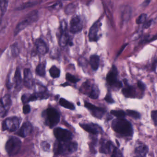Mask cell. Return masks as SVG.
<instances>
[{
  "label": "cell",
  "instance_id": "6da1fadb",
  "mask_svg": "<svg viewBox=\"0 0 157 157\" xmlns=\"http://www.w3.org/2000/svg\"><path fill=\"white\" fill-rule=\"evenodd\" d=\"M112 129L117 134L125 137H132L134 129L131 123L124 118L114 119L112 123Z\"/></svg>",
  "mask_w": 157,
  "mask_h": 157
},
{
  "label": "cell",
  "instance_id": "7a4b0ae2",
  "mask_svg": "<svg viewBox=\"0 0 157 157\" xmlns=\"http://www.w3.org/2000/svg\"><path fill=\"white\" fill-rule=\"evenodd\" d=\"M78 144L76 141H60L55 143L54 151L58 155H67L72 154L78 149Z\"/></svg>",
  "mask_w": 157,
  "mask_h": 157
},
{
  "label": "cell",
  "instance_id": "3957f363",
  "mask_svg": "<svg viewBox=\"0 0 157 157\" xmlns=\"http://www.w3.org/2000/svg\"><path fill=\"white\" fill-rule=\"evenodd\" d=\"M45 119V124L50 128H53L58 124L60 121V114L58 111L54 108H48L42 113Z\"/></svg>",
  "mask_w": 157,
  "mask_h": 157
},
{
  "label": "cell",
  "instance_id": "277c9868",
  "mask_svg": "<svg viewBox=\"0 0 157 157\" xmlns=\"http://www.w3.org/2000/svg\"><path fill=\"white\" fill-rule=\"evenodd\" d=\"M38 12L36 11H32L27 14L24 20L17 25L14 30V36L17 35L28 25L36 21L38 19Z\"/></svg>",
  "mask_w": 157,
  "mask_h": 157
},
{
  "label": "cell",
  "instance_id": "5b68a950",
  "mask_svg": "<svg viewBox=\"0 0 157 157\" xmlns=\"http://www.w3.org/2000/svg\"><path fill=\"white\" fill-rule=\"evenodd\" d=\"M21 141L16 137H12L6 143L5 149L9 156L17 155L21 150Z\"/></svg>",
  "mask_w": 157,
  "mask_h": 157
},
{
  "label": "cell",
  "instance_id": "8992f818",
  "mask_svg": "<svg viewBox=\"0 0 157 157\" xmlns=\"http://www.w3.org/2000/svg\"><path fill=\"white\" fill-rule=\"evenodd\" d=\"M118 71L116 67L113 65L112 69L108 72L106 76V80L107 83L112 87L120 89L123 87V84L122 82L119 81L117 79Z\"/></svg>",
  "mask_w": 157,
  "mask_h": 157
},
{
  "label": "cell",
  "instance_id": "52a82bcc",
  "mask_svg": "<svg viewBox=\"0 0 157 157\" xmlns=\"http://www.w3.org/2000/svg\"><path fill=\"white\" fill-rule=\"evenodd\" d=\"M21 120L17 117H13L7 118L3 121L2 124L3 131L8 130L10 132L16 131L20 127Z\"/></svg>",
  "mask_w": 157,
  "mask_h": 157
},
{
  "label": "cell",
  "instance_id": "ba28073f",
  "mask_svg": "<svg viewBox=\"0 0 157 157\" xmlns=\"http://www.w3.org/2000/svg\"><path fill=\"white\" fill-rule=\"evenodd\" d=\"M67 24L65 21H62L60 25V35L59 44L60 46L65 47L70 42V36L67 31Z\"/></svg>",
  "mask_w": 157,
  "mask_h": 157
},
{
  "label": "cell",
  "instance_id": "9c48e42d",
  "mask_svg": "<svg viewBox=\"0 0 157 157\" xmlns=\"http://www.w3.org/2000/svg\"><path fill=\"white\" fill-rule=\"evenodd\" d=\"M54 134L58 140L60 141H71L72 139V134L67 129H64L60 127L55 128Z\"/></svg>",
  "mask_w": 157,
  "mask_h": 157
},
{
  "label": "cell",
  "instance_id": "30bf717a",
  "mask_svg": "<svg viewBox=\"0 0 157 157\" xmlns=\"http://www.w3.org/2000/svg\"><path fill=\"white\" fill-rule=\"evenodd\" d=\"M84 106L88 109L94 117L98 119H101L106 112V110L104 108L97 107L87 101L84 102Z\"/></svg>",
  "mask_w": 157,
  "mask_h": 157
},
{
  "label": "cell",
  "instance_id": "8fae6325",
  "mask_svg": "<svg viewBox=\"0 0 157 157\" xmlns=\"http://www.w3.org/2000/svg\"><path fill=\"white\" fill-rule=\"evenodd\" d=\"M82 23L81 19L78 15H75L71 18L70 24V31L72 33L75 34L82 31Z\"/></svg>",
  "mask_w": 157,
  "mask_h": 157
},
{
  "label": "cell",
  "instance_id": "7c38bea8",
  "mask_svg": "<svg viewBox=\"0 0 157 157\" xmlns=\"http://www.w3.org/2000/svg\"><path fill=\"white\" fill-rule=\"evenodd\" d=\"M12 105V101L10 95L7 94L1 100V116L4 117L7 115L9 109Z\"/></svg>",
  "mask_w": 157,
  "mask_h": 157
},
{
  "label": "cell",
  "instance_id": "4fadbf2b",
  "mask_svg": "<svg viewBox=\"0 0 157 157\" xmlns=\"http://www.w3.org/2000/svg\"><path fill=\"white\" fill-rule=\"evenodd\" d=\"M80 125L85 131L93 135H98L103 132L102 128L97 124H80Z\"/></svg>",
  "mask_w": 157,
  "mask_h": 157
},
{
  "label": "cell",
  "instance_id": "5bb4252c",
  "mask_svg": "<svg viewBox=\"0 0 157 157\" xmlns=\"http://www.w3.org/2000/svg\"><path fill=\"white\" fill-rule=\"evenodd\" d=\"M101 146L99 149V151L101 153L104 154H109L113 152L114 148L115 146L114 145L113 143L110 141H106L105 140L101 139L100 142Z\"/></svg>",
  "mask_w": 157,
  "mask_h": 157
},
{
  "label": "cell",
  "instance_id": "9a60e30c",
  "mask_svg": "<svg viewBox=\"0 0 157 157\" xmlns=\"http://www.w3.org/2000/svg\"><path fill=\"white\" fill-rule=\"evenodd\" d=\"M101 25V23L100 22L96 21L90 28L89 33V38L90 42H96L99 39L98 33H99Z\"/></svg>",
  "mask_w": 157,
  "mask_h": 157
},
{
  "label": "cell",
  "instance_id": "2e32d148",
  "mask_svg": "<svg viewBox=\"0 0 157 157\" xmlns=\"http://www.w3.org/2000/svg\"><path fill=\"white\" fill-rule=\"evenodd\" d=\"M126 87L122 89V93L126 98H134L136 97V90L135 87L129 85L127 79H123Z\"/></svg>",
  "mask_w": 157,
  "mask_h": 157
},
{
  "label": "cell",
  "instance_id": "e0dca14e",
  "mask_svg": "<svg viewBox=\"0 0 157 157\" xmlns=\"http://www.w3.org/2000/svg\"><path fill=\"white\" fill-rule=\"evenodd\" d=\"M33 129V125L30 122H25L23 124L21 127L18 130L16 134L21 137H25L31 134Z\"/></svg>",
  "mask_w": 157,
  "mask_h": 157
},
{
  "label": "cell",
  "instance_id": "ac0fdd59",
  "mask_svg": "<svg viewBox=\"0 0 157 157\" xmlns=\"http://www.w3.org/2000/svg\"><path fill=\"white\" fill-rule=\"evenodd\" d=\"M24 82L25 87L31 88L33 85V79L31 70L25 68L24 71Z\"/></svg>",
  "mask_w": 157,
  "mask_h": 157
},
{
  "label": "cell",
  "instance_id": "d6986e66",
  "mask_svg": "<svg viewBox=\"0 0 157 157\" xmlns=\"http://www.w3.org/2000/svg\"><path fill=\"white\" fill-rule=\"evenodd\" d=\"M148 151V147L143 143H139L135 147V154L139 157H146Z\"/></svg>",
  "mask_w": 157,
  "mask_h": 157
},
{
  "label": "cell",
  "instance_id": "ffe728a7",
  "mask_svg": "<svg viewBox=\"0 0 157 157\" xmlns=\"http://www.w3.org/2000/svg\"><path fill=\"white\" fill-rule=\"evenodd\" d=\"M36 46L37 52L40 55H44L48 51V48L46 43L42 39H38L36 42Z\"/></svg>",
  "mask_w": 157,
  "mask_h": 157
},
{
  "label": "cell",
  "instance_id": "44dd1931",
  "mask_svg": "<svg viewBox=\"0 0 157 157\" xmlns=\"http://www.w3.org/2000/svg\"><path fill=\"white\" fill-rule=\"evenodd\" d=\"M90 63L92 69L94 71L98 70L100 65V57L97 55H93L90 57Z\"/></svg>",
  "mask_w": 157,
  "mask_h": 157
},
{
  "label": "cell",
  "instance_id": "7402d4cb",
  "mask_svg": "<svg viewBox=\"0 0 157 157\" xmlns=\"http://www.w3.org/2000/svg\"><path fill=\"white\" fill-rule=\"evenodd\" d=\"M93 84H91L90 82L89 81H87L83 82V84L81 87L80 91L84 94L89 95L91 90Z\"/></svg>",
  "mask_w": 157,
  "mask_h": 157
},
{
  "label": "cell",
  "instance_id": "603a6c76",
  "mask_svg": "<svg viewBox=\"0 0 157 157\" xmlns=\"http://www.w3.org/2000/svg\"><path fill=\"white\" fill-rule=\"evenodd\" d=\"M99 94H100V90H99V88L97 87V85L94 84H93L91 90L88 96L91 99L95 100V99H98Z\"/></svg>",
  "mask_w": 157,
  "mask_h": 157
},
{
  "label": "cell",
  "instance_id": "cb8c5ba5",
  "mask_svg": "<svg viewBox=\"0 0 157 157\" xmlns=\"http://www.w3.org/2000/svg\"><path fill=\"white\" fill-rule=\"evenodd\" d=\"M59 103L61 106H63L64 108L71 110H75V105L72 103L68 101L64 98H60Z\"/></svg>",
  "mask_w": 157,
  "mask_h": 157
},
{
  "label": "cell",
  "instance_id": "d4e9b609",
  "mask_svg": "<svg viewBox=\"0 0 157 157\" xmlns=\"http://www.w3.org/2000/svg\"><path fill=\"white\" fill-rule=\"evenodd\" d=\"M14 79H15V88H19L21 84L22 81L21 71L19 68H17L15 71Z\"/></svg>",
  "mask_w": 157,
  "mask_h": 157
},
{
  "label": "cell",
  "instance_id": "484cf974",
  "mask_svg": "<svg viewBox=\"0 0 157 157\" xmlns=\"http://www.w3.org/2000/svg\"><path fill=\"white\" fill-rule=\"evenodd\" d=\"M46 65L44 63L39 64L36 67V72L38 76L44 77L46 74Z\"/></svg>",
  "mask_w": 157,
  "mask_h": 157
},
{
  "label": "cell",
  "instance_id": "4316f807",
  "mask_svg": "<svg viewBox=\"0 0 157 157\" xmlns=\"http://www.w3.org/2000/svg\"><path fill=\"white\" fill-rule=\"evenodd\" d=\"M49 73L52 78H56L60 76V71L56 66H53L49 69Z\"/></svg>",
  "mask_w": 157,
  "mask_h": 157
},
{
  "label": "cell",
  "instance_id": "83f0119b",
  "mask_svg": "<svg viewBox=\"0 0 157 157\" xmlns=\"http://www.w3.org/2000/svg\"><path fill=\"white\" fill-rule=\"evenodd\" d=\"M110 113L117 118H124L127 114L126 113L122 110H111Z\"/></svg>",
  "mask_w": 157,
  "mask_h": 157
},
{
  "label": "cell",
  "instance_id": "f1b7e54d",
  "mask_svg": "<svg viewBox=\"0 0 157 157\" xmlns=\"http://www.w3.org/2000/svg\"><path fill=\"white\" fill-rule=\"evenodd\" d=\"M127 115L128 116L130 117H132V118H134V119H140L141 117V115L138 112H136V111H134V110H129L128 109L126 111Z\"/></svg>",
  "mask_w": 157,
  "mask_h": 157
},
{
  "label": "cell",
  "instance_id": "f546056e",
  "mask_svg": "<svg viewBox=\"0 0 157 157\" xmlns=\"http://www.w3.org/2000/svg\"><path fill=\"white\" fill-rule=\"evenodd\" d=\"M8 7V0H1V16L6 13Z\"/></svg>",
  "mask_w": 157,
  "mask_h": 157
},
{
  "label": "cell",
  "instance_id": "4dcf8cb0",
  "mask_svg": "<svg viewBox=\"0 0 157 157\" xmlns=\"http://www.w3.org/2000/svg\"><path fill=\"white\" fill-rule=\"evenodd\" d=\"M66 79L70 82L72 83H76L80 80V79L78 78L77 77L71 75L70 73H67L66 74Z\"/></svg>",
  "mask_w": 157,
  "mask_h": 157
},
{
  "label": "cell",
  "instance_id": "1f68e13d",
  "mask_svg": "<svg viewBox=\"0 0 157 157\" xmlns=\"http://www.w3.org/2000/svg\"><path fill=\"white\" fill-rule=\"evenodd\" d=\"M147 17V14H145V13L141 14L136 20V23L137 24H141L143 23L146 21Z\"/></svg>",
  "mask_w": 157,
  "mask_h": 157
},
{
  "label": "cell",
  "instance_id": "d6a6232c",
  "mask_svg": "<svg viewBox=\"0 0 157 157\" xmlns=\"http://www.w3.org/2000/svg\"><path fill=\"white\" fill-rule=\"evenodd\" d=\"M123 156L122 152L119 150V149L117 147H115L112 152V154L111 155V157H122Z\"/></svg>",
  "mask_w": 157,
  "mask_h": 157
},
{
  "label": "cell",
  "instance_id": "836d02e7",
  "mask_svg": "<svg viewBox=\"0 0 157 157\" xmlns=\"http://www.w3.org/2000/svg\"><path fill=\"white\" fill-rule=\"evenodd\" d=\"M104 99L107 103L109 104H113L115 102V101L112 98V95L110 91L108 92Z\"/></svg>",
  "mask_w": 157,
  "mask_h": 157
},
{
  "label": "cell",
  "instance_id": "e575fe53",
  "mask_svg": "<svg viewBox=\"0 0 157 157\" xmlns=\"http://www.w3.org/2000/svg\"><path fill=\"white\" fill-rule=\"evenodd\" d=\"M151 117L156 126H157V110H153L151 112Z\"/></svg>",
  "mask_w": 157,
  "mask_h": 157
},
{
  "label": "cell",
  "instance_id": "d590c367",
  "mask_svg": "<svg viewBox=\"0 0 157 157\" xmlns=\"http://www.w3.org/2000/svg\"><path fill=\"white\" fill-rule=\"evenodd\" d=\"M137 84L138 87V88L141 90L142 91H145V89H146V85L145 84L142 82V81L140 80H138L137 81Z\"/></svg>",
  "mask_w": 157,
  "mask_h": 157
},
{
  "label": "cell",
  "instance_id": "8d00e7d4",
  "mask_svg": "<svg viewBox=\"0 0 157 157\" xmlns=\"http://www.w3.org/2000/svg\"><path fill=\"white\" fill-rule=\"evenodd\" d=\"M23 111L25 114H27L31 112V107L29 105H25L23 107Z\"/></svg>",
  "mask_w": 157,
  "mask_h": 157
},
{
  "label": "cell",
  "instance_id": "74e56055",
  "mask_svg": "<svg viewBox=\"0 0 157 157\" xmlns=\"http://www.w3.org/2000/svg\"><path fill=\"white\" fill-rule=\"evenodd\" d=\"M41 147L44 150L47 151L50 148V145L48 142H43L41 144Z\"/></svg>",
  "mask_w": 157,
  "mask_h": 157
},
{
  "label": "cell",
  "instance_id": "f35d334b",
  "mask_svg": "<svg viewBox=\"0 0 157 157\" xmlns=\"http://www.w3.org/2000/svg\"><path fill=\"white\" fill-rule=\"evenodd\" d=\"M75 6L73 4H71L67 8V11L66 12L67 13H71L73 12L75 10Z\"/></svg>",
  "mask_w": 157,
  "mask_h": 157
},
{
  "label": "cell",
  "instance_id": "ab89813d",
  "mask_svg": "<svg viewBox=\"0 0 157 157\" xmlns=\"http://www.w3.org/2000/svg\"><path fill=\"white\" fill-rule=\"evenodd\" d=\"M157 66V60H155L152 63V67H151V69L152 71H156V67Z\"/></svg>",
  "mask_w": 157,
  "mask_h": 157
},
{
  "label": "cell",
  "instance_id": "60d3db41",
  "mask_svg": "<svg viewBox=\"0 0 157 157\" xmlns=\"http://www.w3.org/2000/svg\"><path fill=\"white\" fill-rule=\"evenodd\" d=\"M157 40V33H156V35L152 36L151 38H150L149 39H147V42H152V41H155V40Z\"/></svg>",
  "mask_w": 157,
  "mask_h": 157
},
{
  "label": "cell",
  "instance_id": "b9f144b4",
  "mask_svg": "<svg viewBox=\"0 0 157 157\" xmlns=\"http://www.w3.org/2000/svg\"><path fill=\"white\" fill-rule=\"evenodd\" d=\"M128 44H125L123 46L122 48H121V49H120V51L118 52V54H117V57L120 54L122 53V52H123V50L124 49V48H125L127 46Z\"/></svg>",
  "mask_w": 157,
  "mask_h": 157
},
{
  "label": "cell",
  "instance_id": "7bdbcfd3",
  "mask_svg": "<svg viewBox=\"0 0 157 157\" xmlns=\"http://www.w3.org/2000/svg\"><path fill=\"white\" fill-rule=\"evenodd\" d=\"M151 1V0H145V1L142 3V6L144 7H147V6L149 4Z\"/></svg>",
  "mask_w": 157,
  "mask_h": 157
},
{
  "label": "cell",
  "instance_id": "ee69618b",
  "mask_svg": "<svg viewBox=\"0 0 157 157\" xmlns=\"http://www.w3.org/2000/svg\"><path fill=\"white\" fill-rule=\"evenodd\" d=\"M151 23V21H149L146 22V23L144 24V26H144V28H146H146H148V27H150V26Z\"/></svg>",
  "mask_w": 157,
  "mask_h": 157
},
{
  "label": "cell",
  "instance_id": "f6af8a7d",
  "mask_svg": "<svg viewBox=\"0 0 157 157\" xmlns=\"http://www.w3.org/2000/svg\"><path fill=\"white\" fill-rule=\"evenodd\" d=\"M67 82H66V83H64V84H62L61 85L65 87V86H67V85H69V84H67Z\"/></svg>",
  "mask_w": 157,
  "mask_h": 157
},
{
  "label": "cell",
  "instance_id": "bcb514c9",
  "mask_svg": "<svg viewBox=\"0 0 157 157\" xmlns=\"http://www.w3.org/2000/svg\"><path fill=\"white\" fill-rule=\"evenodd\" d=\"M116 141H117V145H118V147H119V146H120V145H119V143H118V141H117V140H116Z\"/></svg>",
  "mask_w": 157,
  "mask_h": 157
},
{
  "label": "cell",
  "instance_id": "7dc6e473",
  "mask_svg": "<svg viewBox=\"0 0 157 157\" xmlns=\"http://www.w3.org/2000/svg\"><path fill=\"white\" fill-rule=\"evenodd\" d=\"M77 104L78 105H80V103H77Z\"/></svg>",
  "mask_w": 157,
  "mask_h": 157
}]
</instances>
